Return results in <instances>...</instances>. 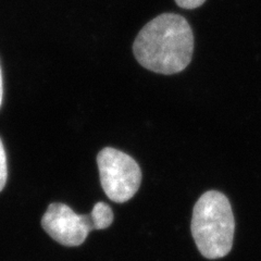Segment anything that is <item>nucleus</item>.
Listing matches in <instances>:
<instances>
[{"instance_id":"1","label":"nucleus","mask_w":261,"mask_h":261,"mask_svg":"<svg viewBox=\"0 0 261 261\" xmlns=\"http://www.w3.org/2000/svg\"><path fill=\"white\" fill-rule=\"evenodd\" d=\"M194 36L190 23L182 15L163 13L138 33L133 45L142 67L159 74L182 72L192 60Z\"/></svg>"},{"instance_id":"2","label":"nucleus","mask_w":261,"mask_h":261,"mask_svg":"<svg viewBox=\"0 0 261 261\" xmlns=\"http://www.w3.org/2000/svg\"><path fill=\"white\" fill-rule=\"evenodd\" d=\"M191 230L203 257H225L232 249L235 231L233 211L226 196L217 191L201 195L193 210Z\"/></svg>"},{"instance_id":"3","label":"nucleus","mask_w":261,"mask_h":261,"mask_svg":"<svg viewBox=\"0 0 261 261\" xmlns=\"http://www.w3.org/2000/svg\"><path fill=\"white\" fill-rule=\"evenodd\" d=\"M102 190L114 202H126L136 194L142 182L137 162L123 151L106 147L97 156Z\"/></svg>"},{"instance_id":"4","label":"nucleus","mask_w":261,"mask_h":261,"mask_svg":"<svg viewBox=\"0 0 261 261\" xmlns=\"http://www.w3.org/2000/svg\"><path fill=\"white\" fill-rule=\"evenodd\" d=\"M42 226L53 240L69 247L80 246L89 232L95 230L91 215H77L61 202L48 206L42 219Z\"/></svg>"},{"instance_id":"5","label":"nucleus","mask_w":261,"mask_h":261,"mask_svg":"<svg viewBox=\"0 0 261 261\" xmlns=\"http://www.w3.org/2000/svg\"><path fill=\"white\" fill-rule=\"evenodd\" d=\"M95 230H103L113 222V212L109 205L105 202H97L91 214Z\"/></svg>"},{"instance_id":"6","label":"nucleus","mask_w":261,"mask_h":261,"mask_svg":"<svg viewBox=\"0 0 261 261\" xmlns=\"http://www.w3.org/2000/svg\"><path fill=\"white\" fill-rule=\"evenodd\" d=\"M8 177V168H7V154L4 144L0 140V192L4 190L7 183Z\"/></svg>"},{"instance_id":"7","label":"nucleus","mask_w":261,"mask_h":261,"mask_svg":"<svg viewBox=\"0 0 261 261\" xmlns=\"http://www.w3.org/2000/svg\"><path fill=\"white\" fill-rule=\"evenodd\" d=\"M205 2L206 0H175L176 5L184 9H196Z\"/></svg>"},{"instance_id":"8","label":"nucleus","mask_w":261,"mask_h":261,"mask_svg":"<svg viewBox=\"0 0 261 261\" xmlns=\"http://www.w3.org/2000/svg\"><path fill=\"white\" fill-rule=\"evenodd\" d=\"M3 95H4V87H3V73H2V67H0V107L3 103Z\"/></svg>"}]
</instances>
